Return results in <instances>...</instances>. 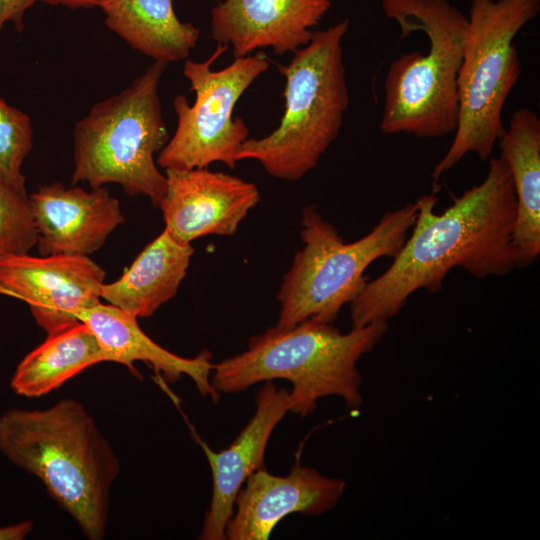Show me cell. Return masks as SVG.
Segmentation results:
<instances>
[{
    "instance_id": "2",
    "label": "cell",
    "mask_w": 540,
    "mask_h": 540,
    "mask_svg": "<svg viewBox=\"0 0 540 540\" xmlns=\"http://www.w3.org/2000/svg\"><path fill=\"white\" fill-rule=\"evenodd\" d=\"M0 451L43 483L86 538H104L120 462L79 401L6 411L0 416Z\"/></svg>"
},
{
    "instance_id": "12",
    "label": "cell",
    "mask_w": 540,
    "mask_h": 540,
    "mask_svg": "<svg viewBox=\"0 0 540 540\" xmlns=\"http://www.w3.org/2000/svg\"><path fill=\"white\" fill-rule=\"evenodd\" d=\"M238 491L236 512L229 518V540H266L275 526L293 513L323 514L343 495L345 482L328 477L297 460L287 476H275L264 467L254 471Z\"/></svg>"
},
{
    "instance_id": "4",
    "label": "cell",
    "mask_w": 540,
    "mask_h": 540,
    "mask_svg": "<svg viewBox=\"0 0 540 540\" xmlns=\"http://www.w3.org/2000/svg\"><path fill=\"white\" fill-rule=\"evenodd\" d=\"M381 5L397 23L401 39L423 32L429 44L427 52L404 53L390 64L380 130L419 138L453 133L468 18L449 0H382Z\"/></svg>"
},
{
    "instance_id": "1",
    "label": "cell",
    "mask_w": 540,
    "mask_h": 540,
    "mask_svg": "<svg viewBox=\"0 0 540 540\" xmlns=\"http://www.w3.org/2000/svg\"><path fill=\"white\" fill-rule=\"evenodd\" d=\"M437 201L434 194L415 201L411 235L390 267L367 280L349 303L352 327L388 322L415 291L439 292L453 268L484 279L505 276L516 267L512 242L516 198L501 157L491 156L483 182L453 196L441 214L434 212Z\"/></svg>"
},
{
    "instance_id": "21",
    "label": "cell",
    "mask_w": 540,
    "mask_h": 540,
    "mask_svg": "<svg viewBox=\"0 0 540 540\" xmlns=\"http://www.w3.org/2000/svg\"><path fill=\"white\" fill-rule=\"evenodd\" d=\"M37 237L25 183L0 174V258L28 253L36 245Z\"/></svg>"
},
{
    "instance_id": "19",
    "label": "cell",
    "mask_w": 540,
    "mask_h": 540,
    "mask_svg": "<svg viewBox=\"0 0 540 540\" xmlns=\"http://www.w3.org/2000/svg\"><path fill=\"white\" fill-rule=\"evenodd\" d=\"M107 27L154 61L186 59L200 31L176 15L172 0H102Z\"/></svg>"
},
{
    "instance_id": "24",
    "label": "cell",
    "mask_w": 540,
    "mask_h": 540,
    "mask_svg": "<svg viewBox=\"0 0 540 540\" xmlns=\"http://www.w3.org/2000/svg\"><path fill=\"white\" fill-rule=\"evenodd\" d=\"M33 529L32 521H22L20 523L1 526L0 527V540H22Z\"/></svg>"
},
{
    "instance_id": "5",
    "label": "cell",
    "mask_w": 540,
    "mask_h": 540,
    "mask_svg": "<svg viewBox=\"0 0 540 540\" xmlns=\"http://www.w3.org/2000/svg\"><path fill=\"white\" fill-rule=\"evenodd\" d=\"M349 20L315 31L294 52L285 77L284 113L278 127L262 138H248L237 161L252 159L278 179L297 181L315 168L337 138L349 104L342 40Z\"/></svg>"
},
{
    "instance_id": "14",
    "label": "cell",
    "mask_w": 540,
    "mask_h": 540,
    "mask_svg": "<svg viewBox=\"0 0 540 540\" xmlns=\"http://www.w3.org/2000/svg\"><path fill=\"white\" fill-rule=\"evenodd\" d=\"M42 256H88L122 223L119 201L104 186L86 191L52 183L30 195Z\"/></svg>"
},
{
    "instance_id": "6",
    "label": "cell",
    "mask_w": 540,
    "mask_h": 540,
    "mask_svg": "<svg viewBox=\"0 0 540 540\" xmlns=\"http://www.w3.org/2000/svg\"><path fill=\"white\" fill-rule=\"evenodd\" d=\"M167 63L154 61L118 94L97 102L74 127L71 184H118L159 207L166 176L154 160L170 136L158 88Z\"/></svg>"
},
{
    "instance_id": "10",
    "label": "cell",
    "mask_w": 540,
    "mask_h": 540,
    "mask_svg": "<svg viewBox=\"0 0 540 540\" xmlns=\"http://www.w3.org/2000/svg\"><path fill=\"white\" fill-rule=\"evenodd\" d=\"M104 279V269L88 256L0 258V295L27 303L47 334L79 323L80 314L100 302Z\"/></svg>"
},
{
    "instance_id": "3",
    "label": "cell",
    "mask_w": 540,
    "mask_h": 540,
    "mask_svg": "<svg viewBox=\"0 0 540 540\" xmlns=\"http://www.w3.org/2000/svg\"><path fill=\"white\" fill-rule=\"evenodd\" d=\"M387 330L388 322H376L341 333L315 319L269 328L251 337L245 351L213 364L211 385L218 393H238L261 381L285 379L292 384L290 411L302 417L326 396H338L356 409L363 402L357 363Z\"/></svg>"
},
{
    "instance_id": "13",
    "label": "cell",
    "mask_w": 540,
    "mask_h": 540,
    "mask_svg": "<svg viewBox=\"0 0 540 540\" xmlns=\"http://www.w3.org/2000/svg\"><path fill=\"white\" fill-rule=\"evenodd\" d=\"M331 0H224L211 10V35L235 58L261 48L295 52L312 39Z\"/></svg>"
},
{
    "instance_id": "18",
    "label": "cell",
    "mask_w": 540,
    "mask_h": 540,
    "mask_svg": "<svg viewBox=\"0 0 540 540\" xmlns=\"http://www.w3.org/2000/svg\"><path fill=\"white\" fill-rule=\"evenodd\" d=\"M193 254L190 244H180L164 229L114 282L101 286L100 298L137 318L151 316L174 297Z\"/></svg>"
},
{
    "instance_id": "17",
    "label": "cell",
    "mask_w": 540,
    "mask_h": 540,
    "mask_svg": "<svg viewBox=\"0 0 540 540\" xmlns=\"http://www.w3.org/2000/svg\"><path fill=\"white\" fill-rule=\"evenodd\" d=\"M516 198L512 242L516 267L533 264L540 254V119L529 108L511 115L498 139Z\"/></svg>"
},
{
    "instance_id": "20",
    "label": "cell",
    "mask_w": 540,
    "mask_h": 540,
    "mask_svg": "<svg viewBox=\"0 0 540 540\" xmlns=\"http://www.w3.org/2000/svg\"><path fill=\"white\" fill-rule=\"evenodd\" d=\"M107 362V356L91 329L79 322L52 334L18 364L13 391L40 397L60 387L86 368Z\"/></svg>"
},
{
    "instance_id": "25",
    "label": "cell",
    "mask_w": 540,
    "mask_h": 540,
    "mask_svg": "<svg viewBox=\"0 0 540 540\" xmlns=\"http://www.w3.org/2000/svg\"><path fill=\"white\" fill-rule=\"evenodd\" d=\"M50 5H62L71 9L99 7L102 0H39Z\"/></svg>"
},
{
    "instance_id": "15",
    "label": "cell",
    "mask_w": 540,
    "mask_h": 540,
    "mask_svg": "<svg viewBox=\"0 0 540 540\" xmlns=\"http://www.w3.org/2000/svg\"><path fill=\"white\" fill-rule=\"evenodd\" d=\"M256 410L234 441L214 452L199 437L212 472V497L199 535L203 540H224L226 524L233 514L236 495L246 479L263 468L268 440L290 411L289 391L265 381L255 398Z\"/></svg>"
},
{
    "instance_id": "7",
    "label": "cell",
    "mask_w": 540,
    "mask_h": 540,
    "mask_svg": "<svg viewBox=\"0 0 540 540\" xmlns=\"http://www.w3.org/2000/svg\"><path fill=\"white\" fill-rule=\"evenodd\" d=\"M540 11V0H471L458 73V121L453 141L431 172L433 184L469 153L485 161L505 127V102L521 76L514 44Z\"/></svg>"
},
{
    "instance_id": "11",
    "label": "cell",
    "mask_w": 540,
    "mask_h": 540,
    "mask_svg": "<svg viewBox=\"0 0 540 540\" xmlns=\"http://www.w3.org/2000/svg\"><path fill=\"white\" fill-rule=\"evenodd\" d=\"M166 191L159 205L165 230L180 244L205 235L231 236L260 201L257 186L208 167L165 169Z\"/></svg>"
},
{
    "instance_id": "16",
    "label": "cell",
    "mask_w": 540,
    "mask_h": 540,
    "mask_svg": "<svg viewBox=\"0 0 540 540\" xmlns=\"http://www.w3.org/2000/svg\"><path fill=\"white\" fill-rule=\"evenodd\" d=\"M79 321L86 324L106 353L107 362H115L134 370L135 361L148 363L158 378L175 383L183 375L192 379L198 392L214 402L220 398L211 385L212 354L201 351L196 357L178 356L161 347L146 335L137 317L111 304L97 303L85 309Z\"/></svg>"
},
{
    "instance_id": "9",
    "label": "cell",
    "mask_w": 540,
    "mask_h": 540,
    "mask_svg": "<svg viewBox=\"0 0 540 540\" xmlns=\"http://www.w3.org/2000/svg\"><path fill=\"white\" fill-rule=\"evenodd\" d=\"M218 44L205 61L186 60L183 73L195 94L189 104L184 95L173 100L177 127L172 138L158 152L156 163L164 169L205 168L222 162L233 169L249 129L242 118H233V110L248 87L264 73L270 62L263 53L235 58L222 70L211 69L227 50Z\"/></svg>"
},
{
    "instance_id": "22",
    "label": "cell",
    "mask_w": 540,
    "mask_h": 540,
    "mask_svg": "<svg viewBox=\"0 0 540 540\" xmlns=\"http://www.w3.org/2000/svg\"><path fill=\"white\" fill-rule=\"evenodd\" d=\"M32 145L29 116L0 99V174L14 182L25 183L21 168Z\"/></svg>"
},
{
    "instance_id": "8",
    "label": "cell",
    "mask_w": 540,
    "mask_h": 540,
    "mask_svg": "<svg viewBox=\"0 0 540 540\" xmlns=\"http://www.w3.org/2000/svg\"><path fill=\"white\" fill-rule=\"evenodd\" d=\"M417 214L415 203L385 213L362 238L346 243L314 205L303 208V243L284 275L275 327L287 329L307 320L332 323L367 281L364 273L377 259L394 258Z\"/></svg>"
},
{
    "instance_id": "23",
    "label": "cell",
    "mask_w": 540,
    "mask_h": 540,
    "mask_svg": "<svg viewBox=\"0 0 540 540\" xmlns=\"http://www.w3.org/2000/svg\"><path fill=\"white\" fill-rule=\"evenodd\" d=\"M36 2L39 0H0V34L7 23H13L20 31L25 12Z\"/></svg>"
}]
</instances>
